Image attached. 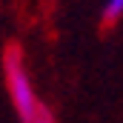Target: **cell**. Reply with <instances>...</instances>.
<instances>
[{
	"label": "cell",
	"mask_w": 123,
	"mask_h": 123,
	"mask_svg": "<svg viewBox=\"0 0 123 123\" xmlns=\"http://www.w3.org/2000/svg\"><path fill=\"white\" fill-rule=\"evenodd\" d=\"M37 123H55V117H52L49 112H43V117H40V120H37Z\"/></svg>",
	"instance_id": "3957f363"
},
{
	"label": "cell",
	"mask_w": 123,
	"mask_h": 123,
	"mask_svg": "<svg viewBox=\"0 0 123 123\" xmlns=\"http://www.w3.org/2000/svg\"><path fill=\"white\" fill-rule=\"evenodd\" d=\"M123 17V0H106L103 3V23H117Z\"/></svg>",
	"instance_id": "7a4b0ae2"
},
{
	"label": "cell",
	"mask_w": 123,
	"mask_h": 123,
	"mask_svg": "<svg viewBox=\"0 0 123 123\" xmlns=\"http://www.w3.org/2000/svg\"><path fill=\"white\" fill-rule=\"evenodd\" d=\"M3 77H6V94L14 106V115L20 123H37L43 117V103L37 97V89L31 83V74L26 69V60L20 49L9 46L3 55Z\"/></svg>",
	"instance_id": "6da1fadb"
}]
</instances>
